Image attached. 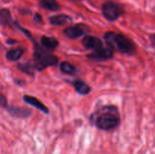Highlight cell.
<instances>
[{
	"instance_id": "6da1fadb",
	"label": "cell",
	"mask_w": 155,
	"mask_h": 154,
	"mask_svg": "<svg viewBox=\"0 0 155 154\" xmlns=\"http://www.w3.org/2000/svg\"><path fill=\"white\" fill-rule=\"evenodd\" d=\"M95 126L99 129L110 131L119 125L120 119L115 107H104L95 114L93 119Z\"/></svg>"
},
{
	"instance_id": "7a4b0ae2",
	"label": "cell",
	"mask_w": 155,
	"mask_h": 154,
	"mask_svg": "<svg viewBox=\"0 0 155 154\" xmlns=\"http://www.w3.org/2000/svg\"><path fill=\"white\" fill-rule=\"evenodd\" d=\"M104 39L110 48L123 54H131L136 51V45L133 41L123 34L107 32L104 35Z\"/></svg>"
},
{
	"instance_id": "3957f363",
	"label": "cell",
	"mask_w": 155,
	"mask_h": 154,
	"mask_svg": "<svg viewBox=\"0 0 155 154\" xmlns=\"http://www.w3.org/2000/svg\"><path fill=\"white\" fill-rule=\"evenodd\" d=\"M34 43V54H33V65L37 70H42L48 66H54L58 62V58L54 54L48 52L45 48H40L32 38L31 35L28 36Z\"/></svg>"
},
{
	"instance_id": "277c9868",
	"label": "cell",
	"mask_w": 155,
	"mask_h": 154,
	"mask_svg": "<svg viewBox=\"0 0 155 154\" xmlns=\"http://www.w3.org/2000/svg\"><path fill=\"white\" fill-rule=\"evenodd\" d=\"M102 14L107 21L113 22L117 21L124 13V8L114 2H106L102 5Z\"/></svg>"
},
{
	"instance_id": "5b68a950",
	"label": "cell",
	"mask_w": 155,
	"mask_h": 154,
	"mask_svg": "<svg viewBox=\"0 0 155 154\" xmlns=\"http://www.w3.org/2000/svg\"><path fill=\"white\" fill-rule=\"evenodd\" d=\"M114 56L113 50L110 48H102L95 50L87 56L90 60L95 61H104L112 58Z\"/></svg>"
},
{
	"instance_id": "8992f818",
	"label": "cell",
	"mask_w": 155,
	"mask_h": 154,
	"mask_svg": "<svg viewBox=\"0 0 155 154\" xmlns=\"http://www.w3.org/2000/svg\"><path fill=\"white\" fill-rule=\"evenodd\" d=\"M82 44L86 49H92L93 51L99 49L103 47V42L99 38L90 35H87L83 37Z\"/></svg>"
},
{
	"instance_id": "52a82bcc",
	"label": "cell",
	"mask_w": 155,
	"mask_h": 154,
	"mask_svg": "<svg viewBox=\"0 0 155 154\" xmlns=\"http://www.w3.org/2000/svg\"><path fill=\"white\" fill-rule=\"evenodd\" d=\"M8 112L10 113L11 116L16 118H21V119H25L29 117L31 115V110L28 108L20 107H8Z\"/></svg>"
},
{
	"instance_id": "ba28073f",
	"label": "cell",
	"mask_w": 155,
	"mask_h": 154,
	"mask_svg": "<svg viewBox=\"0 0 155 154\" xmlns=\"http://www.w3.org/2000/svg\"><path fill=\"white\" fill-rule=\"evenodd\" d=\"M23 100L25 101V103L36 107V109H38V110L42 111V113H45V114H48V112H49L48 111V109L42 102H40L39 100H38L35 97L30 96V95H24L23 97Z\"/></svg>"
},
{
	"instance_id": "9c48e42d",
	"label": "cell",
	"mask_w": 155,
	"mask_h": 154,
	"mask_svg": "<svg viewBox=\"0 0 155 154\" xmlns=\"http://www.w3.org/2000/svg\"><path fill=\"white\" fill-rule=\"evenodd\" d=\"M64 34L70 39H77L85 34V31L78 25L67 27L64 30Z\"/></svg>"
},
{
	"instance_id": "30bf717a",
	"label": "cell",
	"mask_w": 155,
	"mask_h": 154,
	"mask_svg": "<svg viewBox=\"0 0 155 154\" xmlns=\"http://www.w3.org/2000/svg\"><path fill=\"white\" fill-rule=\"evenodd\" d=\"M49 21L51 24L55 26H64L69 23L72 22V19L68 15L64 14L54 15L49 18Z\"/></svg>"
},
{
	"instance_id": "8fae6325",
	"label": "cell",
	"mask_w": 155,
	"mask_h": 154,
	"mask_svg": "<svg viewBox=\"0 0 155 154\" xmlns=\"http://www.w3.org/2000/svg\"><path fill=\"white\" fill-rule=\"evenodd\" d=\"M41 44L42 45V48H45V50L53 51L58 45V42L55 38L52 36H43L41 38Z\"/></svg>"
},
{
	"instance_id": "7c38bea8",
	"label": "cell",
	"mask_w": 155,
	"mask_h": 154,
	"mask_svg": "<svg viewBox=\"0 0 155 154\" xmlns=\"http://www.w3.org/2000/svg\"><path fill=\"white\" fill-rule=\"evenodd\" d=\"M73 85H74L76 91L80 95H88L91 91V88L89 87V85H87L86 82L80 79H77L73 82Z\"/></svg>"
},
{
	"instance_id": "4fadbf2b",
	"label": "cell",
	"mask_w": 155,
	"mask_h": 154,
	"mask_svg": "<svg viewBox=\"0 0 155 154\" xmlns=\"http://www.w3.org/2000/svg\"><path fill=\"white\" fill-rule=\"evenodd\" d=\"M24 49L21 47L10 49L6 53V58L10 61H17L23 56Z\"/></svg>"
},
{
	"instance_id": "5bb4252c",
	"label": "cell",
	"mask_w": 155,
	"mask_h": 154,
	"mask_svg": "<svg viewBox=\"0 0 155 154\" xmlns=\"http://www.w3.org/2000/svg\"><path fill=\"white\" fill-rule=\"evenodd\" d=\"M12 23V18L11 12L8 9L3 8L0 10V24L2 26L11 25Z\"/></svg>"
},
{
	"instance_id": "9a60e30c",
	"label": "cell",
	"mask_w": 155,
	"mask_h": 154,
	"mask_svg": "<svg viewBox=\"0 0 155 154\" xmlns=\"http://www.w3.org/2000/svg\"><path fill=\"white\" fill-rule=\"evenodd\" d=\"M39 5L42 8L49 11H58L60 9V6L55 0H41Z\"/></svg>"
},
{
	"instance_id": "2e32d148",
	"label": "cell",
	"mask_w": 155,
	"mask_h": 154,
	"mask_svg": "<svg viewBox=\"0 0 155 154\" xmlns=\"http://www.w3.org/2000/svg\"><path fill=\"white\" fill-rule=\"evenodd\" d=\"M60 69L62 72L68 75H74L77 72V69L74 66L68 61H63L60 64Z\"/></svg>"
},
{
	"instance_id": "e0dca14e",
	"label": "cell",
	"mask_w": 155,
	"mask_h": 154,
	"mask_svg": "<svg viewBox=\"0 0 155 154\" xmlns=\"http://www.w3.org/2000/svg\"><path fill=\"white\" fill-rule=\"evenodd\" d=\"M18 68L20 70L28 74V75H33V72H34L33 70H34L35 66L30 62H28V63H19L18 65Z\"/></svg>"
},
{
	"instance_id": "ac0fdd59",
	"label": "cell",
	"mask_w": 155,
	"mask_h": 154,
	"mask_svg": "<svg viewBox=\"0 0 155 154\" xmlns=\"http://www.w3.org/2000/svg\"><path fill=\"white\" fill-rule=\"evenodd\" d=\"M8 107V106L7 98H6V97L4 95L0 93V107L7 108Z\"/></svg>"
},
{
	"instance_id": "d6986e66",
	"label": "cell",
	"mask_w": 155,
	"mask_h": 154,
	"mask_svg": "<svg viewBox=\"0 0 155 154\" xmlns=\"http://www.w3.org/2000/svg\"><path fill=\"white\" fill-rule=\"evenodd\" d=\"M34 21L36 23H39V24L42 23V16L40 14H36L34 16Z\"/></svg>"
},
{
	"instance_id": "ffe728a7",
	"label": "cell",
	"mask_w": 155,
	"mask_h": 154,
	"mask_svg": "<svg viewBox=\"0 0 155 154\" xmlns=\"http://www.w3.org/2000/svg\"><path fill=\"white\" fill-rule=\"evenodd\" d=\"M150 39H151V42H152L153 45H155V34L151 35V36H150Z\"/></svg>"
}]
</instances>
